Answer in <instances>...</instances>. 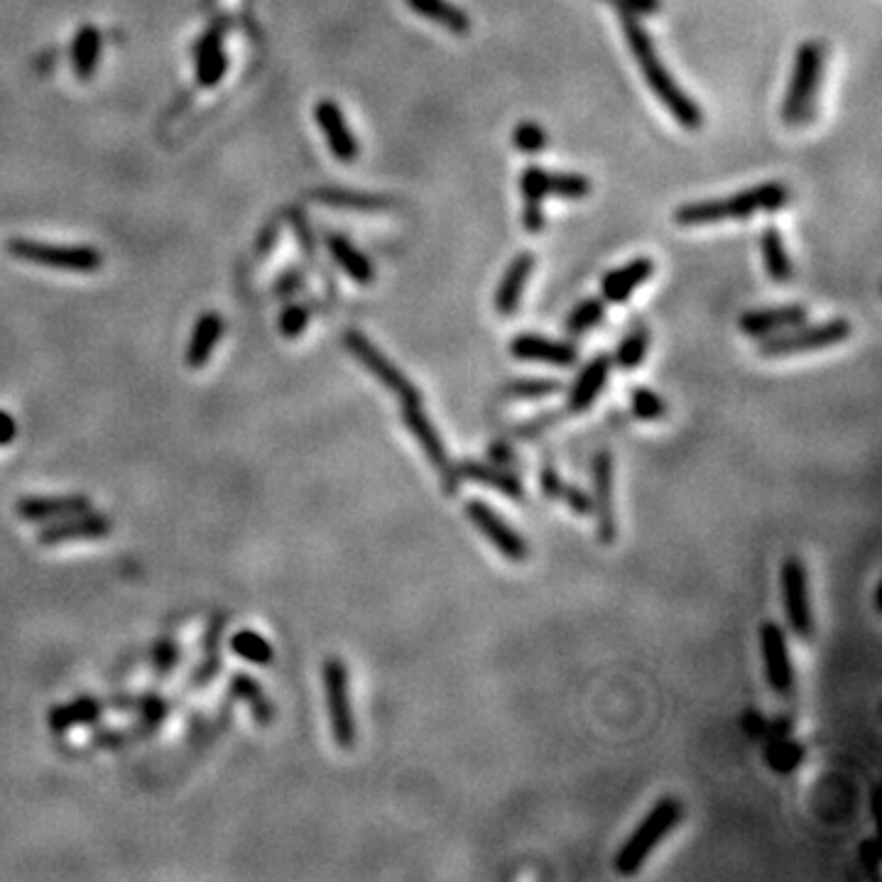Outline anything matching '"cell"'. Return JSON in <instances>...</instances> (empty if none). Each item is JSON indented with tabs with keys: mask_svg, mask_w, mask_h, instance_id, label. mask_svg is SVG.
I'll use <instances>...</instances> for the list:
<instances>
[{
	"mask_svg": "<svg viewBox=\"0 0 882 882\" xmlns=\"http://www.w3.org/2000/svg\"><path fill=\"white\" fill-rule=\"evenodd\" d=\"M620 15V27H623L625 42H628L630 52H633L637 67H640L642 79L650 86V91L655 94L657 101L672 113V118L686 130H699L704 125V111L699 108V103L694 101L682 86L674 81L672 72L664 67V62L657 54L655 42H652L650 32L645 30V25L637 20V15L618 10Z\"/></svg>",
	"mask_w": 882,
	"mask_h": 882,
	"instance_id": "1",
	"label": "cell"
},
{
	"mask_svg": "<svg viewBox=\"0 0 882 882\" xmlns=\"http://www.w3.org/2000/svg\"><path fill=\"white\" fill-rule=\"evenodd\" d=\"M789 204V187L782 182H762L726 199L689 201L674 211L677 226H711L721 221H743L758 211L775 214Z\"/></svg>",
	"mask_w": 882,
	"mask_h": 882,
	"instance_id": "2",
	"label": "cell"
},
{
	"mask_svg": "<svg viewBox=\"0 0 882 882\" xmlns=\"http://www.w3.org/2000/svg\"><path fill=\"white\" fill-rule=\"evenodd\" d=\"M684 819V804L677 797H660L652 809L647 811L640 819V824L635 826L633 833L623 841V846L615 851L613 856V870L623 878L637 875L642 870V865L647 863V858L657 851V846L674 833Z\"/></svg>",
	"mask_w": 882,
	"mask_h": 882,
	"instance_id": "3",
	"label": "cell"
},
{
	"mask_svg": "<svg viewBox=\"0 0 882 882\" xmlns=\"http://www.w3.org/2000/svg\"><path fill=\"white\" fill-rule=\"evenodd\" d=\"M826 69V45L819 40H807L797 47L794 54L792 79L782 101V123L789 128L809 123L816 113L819 86Z\"/></svg>",
	"mask_w": 882,
	"mask_h": 882,
	"instance_id": "4",
	"label": "cell"
},
{
	"mask_svg": "<svg viewBox=\"0 0 882 882\" xmlns=\"http://www.w3.org/2000/svg\"><path fill=\"white\" fill-rule=\"evenodd\" d=\"M853 334V326L848 319H829L821 324H799L792 329H784L780 334H772L760 339L758 353L762 358H789L802 356V353L824 351V348L838 346L848 341Z\"/></svg>",
	"mask_w": 882,
	"mask_h": 882,
	"instance_id": "5",
	"label": "cell"
},
{
	"mask_svg": "<svg viewBox=\"0 0 882 882\" xmlns=\"http://www.w3.org/2000/svg\"><path fill=\"white\" fill-rule=\"evenodd\" d=\"M400 417L402 424L407 427V432L412 434V439H415L419 449H422L424 459H427L429 466L437 471L444 493L449 495V498H456L461 490V478L459 473H456V461H451L449 449H446L444 439H441L437 424H434L427 412H424L422 402L400 405Z\"/></svg>",
	"mask_w": 882,
	"mask_h": 882,
	"instance_id": "6",
	"label": "cell"
},
{
	"mask_svg": "<svg viewBox=\"0 0 882 882\" xmlns=\"http://www.w3.org/2000/svg\"><path fill=\"white\" fill-rule=\"evenodd\" d=\"M343 346H346V351L351 353V356L356 358V361L361 363V366L366 368L385 390L392 392V395L400 400V405L422 402V390H419L417 385L412 383V380L407 378V375L402 373V370L397 368L366 334H361L358 329H348L346 334H343Z\"/></svg>",
	"mask_w": 882,
	"mask_h": 882,
	"instance_id": "7",
	"label": "cell"
},
{
	"mask_svg": "<svg viewBox=\"0 0 882 882\" xmlns=\"http://www.w3.org/2000/svg\"><path fill=\"white\" fill-rule=\"evenodd\" d=\"M780 588H782V606L787 628L792 630L799 640L809 642L816 633L814 608H811V591H809V571L807 564L789 554L780 564Z\"/></svg>",
	"mask_w": 882,
	"mask_h": 882,
	"instance_id": "8",
	"label": "cell"
},
{
	"mask_svg": "<svg viewBox=\"0 0 882 882\" xmlns=\"http://www.w3.org/2000/svg\"><path fill=\"white\" fill-rule=\"evenodd\" d=\"M324 679V699L326 713H329L331 735L341 750H353L358 740L356 713L351 706V691H348V669L339 657H329L321 669Z\"/></svg>",
	"mask_w": 882,
	"mask_h": 882,
	"instance_id": "9",
	"label": "cell"
},
{
	"mask_svg": "<svg viewBox=\"0 0 882 882\" xmlns=\"http://www.w3.org/2000/svg\"><path fill=\"white\" fill-rule=\"evenodd\" d=\"M591 517L596 522V539L611 547L618 539L615 515V459L611 449H598L591 459Z\"/></svg>",
	"mask_w": 882,
	"mask_h": 882,
	"instance_id": "10",
	"label": "cell"
},
{
	"mask_svg": "<svg viewBox=\"0 0 882 882\" xmlns=\"http://www.w3.org/2000/svg\"><path fill=\"white\" fill-rule=\"evenodd\" d=\"M466 520L481 532L483 539H488L495 547V552L513 564H525L530 559V542L505 520L493 505L483 498H471L464 505Z\"/></svg>",
	"mask_w": 882,
	"mask_h": 882,
	"instance_id": "11",
	"label": "cell"
},
{
	"mask_svg": "<svg viewBox=\"0 0 882 882\" xmlns=\"http://www.w3.org/2000/svg\"><path fill=\"white\" fill-rule=\"evenodd\" d=\"M8 250L13 258L54 270L94 272L103 265L101 253L96 248H89V245H52L27 241V238H13L8 243Z\"/></svg>",
	"mask_w": 882,
	"mask_h": 882,
	"instance_id": "12",
	"label": "cell"
},
{
	"mask_svg": "<svg viewBox=\"0 0 882 882\" xmlns=\"http://www.w3.org/2000/svg\"><path fill=\"white\" fill-rule=\"evenodd\" d=\"M760 655L765 664V677L770 689L780 696L782 701L792 699L797 677H794L792 655H789L787 633L777 620H762L758 628Z\"/></svg>",
	"mask_w": 882,
	"mask_h": 882,
	"instance_id": "13",
	"label": "cell"
},
{
	"mask_svg": "<svg viewBox=\"0 0 882 882\" xmlns=\"http://www.w3.org/2000/svg\"><path fill=\"white\" fill-rule=\"evenodd\" d=\"M613 373V361L606 351L596 353L584 363V368L576 373L574 383L569 385L564 397V410L566 415H586L593 410V405L598 402V397L603 395V390L611 383Z\"/></svg>",
	"mask_w": 882,
	"mask_h": 882,
	"instance_id": "14",
	"label": "cell"
},
{
	"mask_svg": "<svg viewBox=\"0 0 882 882\" xmlns=\"http://www.w3.org/2000/svg\"><path fill=\"white\" fill-rule=\"evenodd\" d=\"M510 356L525 363H544L552 368H574L579 363V346L571 341L549 339L535 331H520L510 339Z\"/></svg>",
	"mask_w": 882,
	"mask_h": 882,
	"instance_id": "15",
	"label": "cell"
},
{
	"mask_svg": "<svg viewBox=\"0 0 882 882\" xmlns=\"http://www.w3.org/2000/svg\"><path fill=\"white\" fill-rule=\"evenodd\" d=\"M456 473H459L461 481H471L481 488L495 490V493L513 500V503H525L527 500V488L520 473L493 464V461L461 459L456 461Z\"/></svg>",
	"mask_w": 882,
	"mask_h": 882,
	"instance_id": "16",
	"label": "cell"
},
{
	"mask_svg": "<svg viewBox=\"0 0 882 882\" xmlns=\"http://www.w3.org/2000/svg\"><path fill=\"white\" fill-rule=\"evenodd\" d=\"M809 319V309L804 304H777V307H762L743 312L738 319V329L750 339H765V336L780 334L784 329L804 324Z\"/></svg>",
	"mask_w": 882,
	"mask_h": 882,
	"instance_id": "17",
	"label": "cell"
},
{
	"mask_svg": "<svg viewBox=\"0 0 882 882\" xmlns=\"http://www.w3.org/2000/svg\"><path fill=\"white\" fill-rule=\"evenodd\" d=\"M314 118H317L321 133H324L326 145L334 152V157L339 162H356L361 155V147H358L356 135L348 128L346 116H343L341 106L331 98H321L314 108Z\"/></svg>",
	"mask_w": 882,
	"mask_h": 882,
	"instance_id": "18",
	"label": "cell"
},
{
	"mask_svg": "<svg viewBox=\"0 0 882 882\" xmlns=\"http://www.w3.org/2000/svg\"><path fill=\"white\" fill-rule=\"evenodd\" d=\"M108 535H111V520L103 515H94L89 510V513L64 517V520H59L57 525L42 527V530L37 532V542H40L42 547H57V544L84 542V539H103Z\"/></svg>",
	"mask_w": 882,
	"mask_h": 882,
	"instance_id": "19",
	"label": "cell"
},
{
	"mask_svg": "<svg viewBox=\"0 0 882 882\" xmlns=\"http://www.w3.org/2000/svg\"><path fill=\"white\" fill-rule=\"evenodd\" d=\"M535 265L537 258L532 250H520V253L510 260L503 277H500L498 290H495V299H493L495 312H498L500 317L508 319L520 309L522 294H525L527 282H530L532 272H535Z\"/></svg>",
	"mask_w": 882,
	"mask_h": 882,
	"instance_id": "20",
	"label": "cell"
},
{
	"mask_svg": "<svg viewBox=\"0 0 882 882\" xmlns=\"http://www.w3.org/2000/svg\"><path fill=\"white\" fill-rule=\"evenodd\" d=\"M655 275V263L647 255H637L620 268L606 272L601 280V297L611 304H625L640 290L650 277Z\"/></svg>",
	"mask_w": 882,
	"mask_h": 882,
	"instance_id": "21",
	"label": "cell"
},
{
	"mask_svg": "<svg viewBox=\"0 0 882 882\" xmlns=\"http://www.w3.org/2000/svg\"><path fill=\"white\" fill-rule=\"evenodd\" d=\"M520 194H522V226L525 231L539 233L544 228V201L547 194V170L539 165H527L520 174Z\"/></svg>",
	"mask_w": 882,
	"mask_h": 882,
	"instance_id": "22",
	"label": "cell"
},
{
	"mask_svg": "<svg viewBox=\"0 0 882 882\" xmlns=\"http://www.w3.org/2000/svg\"><path fill=\"white\" fill-rule=\"evenodd\" d=\"M91 500L84 495H59V498H23L15 505V513L20 520L45 522V520H64L79 513H89Z\"/></svg>",
	"mask_w": 882,
	"mask_h": 882,
	"instance_id": "23",
	"label": "cell"
},
{
	"mask_svg": "<svg viewBox=\"0 0 882 882\" xmlns=\"http://www.w3.org/2000/svg\"><path fill=\"white\" fill-rule=\"evenodd\" d=\"M326 248H329L331 260H334L339 268L346 272L348 280H353L356 285H373L375 282V265L370 263V258L363 253L353 241H348L341 233H329L326 236Z\"/></svg>",
	"mask_w": 882,
	"mask_h": 882,
	"instance_id": "24",
	"label": "cell"
},
{
	"mask_svg": "<svg viewBox=\"0 0 882 882\" xmlns=\"http://www.w3.org/2000/svg\"><path fill=\"white\" fill-rule=\"evenodd\" d=\"M223 30L226 25H211L196 45V79L201 86H216L226 74V52H223Z\"/></svg>",
	"mask_w": 882,
	"mask_h": 882,
	"instance_id": "25",
	"label": "cell"
},
{
	"mask_svg": "<svg viewBox=\"0 0 882 882\" xmlns=\"http://www.w3.org/2000/svg\"><path fill=\"white\" fill-rule=\"evenodd\" d=\"M106 701H98L94 696H81V699L69 701V704L54 706L49 711V731L52 733H67L76 726H91L101 718V713L106 711Z\"/></svg>",
	"mask_w": 882,
	"mask_h": 882,
	"instance_id": "26",
	"label": "cell"
},
{
	"mask_svg": "<svg viewBox=\"0 0 882 882\" xmlns=\"http://www.w3.org/2000/svg\"><path fill=\"white\" fill-rule=\"evenodd\" d=\"M407 8L417 13L419 18L444 27L451 35H468L471 32V18L464 8L454 5L451 0H405Z\"/></svg>",
	"mask_w": 882,
	"mask_h": 882,
	"instance_id": "27",
	"label": "cell"
},
{
	"mask_svg": "<svg viewBox=\"0 0 882 882\" xmlns=\"http://www.w3.org/2000/svg\"><path fill=\"white\" fill-rule=\"evenodd\" d=\"M314 201L324 206H334V209H356V211H385L395 206V201L388 194H368V192H353V189H341V187H321L314 189L312 194Z\"/></svg>",
	"mask_w": 882,
	"mask_h": 882,
	"instance_id": "28",
	"label": "cell"
},
{
	"mask_svg": "<svg viewBox=\"0 0 882 882\" xmlns=\"http://www.w3.org/2000/svg\"><path fill=\"white\" fill-rule=\"evenodd\" d=\"M221 336H223L221 314H216V312L201 314L199 321L194 324L192 339H189V346H187V366L189 368L206 366V361L211 358L214 348L219 346Z\"/></svg>",
	"mask_w": 882,
	"mask_h": 882,
	"instance_id": "29",
	"label": "cell"
},
{
	"mask_svg": "<svg viewBox=\"0 0 882 882\" xmlns=\"http://www.w3.org/2000/svg\"><path fill=\"white\" fill-rule=\"evenodd\" d=\"M760 253H762V260H765L767 275H770L772 282H777V285H787V282H792L794 265H792V258H789V253H787V245H784L780 228L777 226L762 228Z\"/></svg>",
	"mask_w": 882,
	"mask_h": 882,
	"instance_id": "30",
	"label": "cell"
},
{
	"mask_svg": "<svg viewBox=\"0 0 882 882\" xmlns=\"http://www.w3.org/2000/svg\"><path fill=\"white\" fill-rule=\"evenodd\" d=\"M103 37L94 25H84L74 37L72 45V67L79 79H89L96 72L98 59H101Z\"/></svg>",
	"mask_w": 882,
	"mask_h": 882,
	"instance_id": "31",
	"label": "cell"
},
{
	"mask_svg": "<svg viewBox=\"0 0 882 882\" xmlns=\"http://www.w3.org/2000/svg\"><path fill=\"white\" fill-rule=\"evenodd\" d=\"M762 758H765L767 767L777 775H789V772L797 770L807 758V748L802 743L792 738V735H784V738H772L765 740V750H762Z\"/></svg>",
	"mask_w": 882,
	"mask_h": 882,
	"instance_id": "32",
	"label": "cell"
},
{
	"mask_svg": "<svg viewBox=\"0 0 882 882\" xmlns=\"http://www.w3.org/2000/svg\"><path fill=\"white\" fill-rule=\"evenodd\" d=\"M650 341L652 339H650V329H647V326H642V324L633 326V329H630L628 334L618 341V346H615V351L611 356L613 366H618L620 370L640 368L642 363H645L647 351H650Z\"/></svg>",
	"mask_w": 882,
	"mask_h": 882,
	"instance_id": "33",
	"label": "cell"
},
{
	"mask_svg": "<svg viewBox=\"0 0 882 882\" xmlns=\"http://www.w3.org/2000/svg\"><path fill=\"white\" fill-rule=\"evenodd\" d=\"M559 392H564L562 380L542 378V375H532V378H513L510 383L503 385V397L520 402L549 400V397L559 395Z\"/></svg>",
	"mask_w": 882,
	"mask_h": 882,
	"instance_id": "34",
	"label": "cell"
},
{
	"mask_svg": "<svg viewBox=\"0 0 882 882\" xmlns=\"http://www.w3.org/2000/svg\"><path fill=\"white\" fill-rule=\"evenodd\" d=\"M228 689H231V696L248 704L250 713H253V718L260 726H270L272 718H275V711H272L270 699L265 696V691L260 689V684L255 679H250L248 674H236Z\"/></svg>",
	"mask_w": 882,
	"mask_h": 882,
	"instance_id": "35",
	"label": "cell"
},
{
	"mask_svg": "<svg viewBox=\"0 0 882 882\" xmlns=\"http://www.w3.org/2000/svg\"><path fill=\"white\" fill-rule=\"evenodd\" d=\"M223 623H226V618H223V615H216V618L211 620L209 630H206V637H204V660H201L199 667H196V672L192 674V684L194 686H206V684L211 682V679L216 677V674H219V669H221V633H223Z\"/></svg>",
	"mask_w": 882,
	"mask_h": 882,
	"instance_id": "36",
	"label": "cell"
},
{
	"mask_svg": "<svg viewBox=\"0 0 882 882\" xmlns=\"http://www.w3.org/2000/svg\"><path fill=\"white\" fill-rule=\"evenodd\" d=\"M606 319V299L603 297H586L566 314L564 331L569 336H584L588 331L598 329Z\"/></svg>",
	"mask_w": 882,
	"mask_h": 882,
	"instance_id": "37",
	"label": "cell"
},
{
	"mask_svg": "<svg viewBox=\"0 0 882 882\" xmlns=\"http://www.w3.org/2000/svg\"><path fill=\"white\" fill-rule=\"evenodd\" d=\"M566 417H569V415H566L564 407H554V410H542V412H537V415H532V417L522 419V422L513 424V427H510V432H508V439H513V441H537V439L547 437L549 432H554V429H557Z\"/></svg>",
	"mask_w": 882,
	"mask_h": 882,
	"instance_id": "38",
	"label": "cell"
},
{
	"mask_svg": "<svg viewBox=\"0 0 882 882\" xmlns=\"http://www.w3.org/2000/svg\"><path fill=\"white\" fill-rule=\"evenodd\" d=\"M593 192V184L581 172L547 170V194L562 201H581Z\"/></svg>",
	"mask_w": 882,
	"mask_h": 882,
	"instance_id": "39",
	"label": "cell"
},
{
	"mask_svg": "<svg viewBox=\"0 0 882 882\" xmlns=\"http://www.w3.org/2000/svg\"><path fill=\"white\" fill-rule=\"evenodd\" d=\"M667 410V402L652 388L637 385V388L630 390V415L640 419V422H660V419L667 417Z\"/></svg>",
	"mask_w": 882,
	"mask_h": 882,
	"instance_id": "40",
	"label": "cell"
},
{
	"mask_svg": "<svg viewBox=\"0 0 882 882\" xmlns=\"http://www.w3.org/2000/svg\"><path fill=\"white\" fill-rule=\"evenodd\" d=\"M231 650L238 657H243L245 662L253 664H270L272 662V647L263 635L253 633V630H241V633L233 635Z\"/></svg>",
	"mask_w": 882,
	"mask_h": 882,
	"instance_id": "41",
	"label": "cell"
},
{
	"mask_svg": "<svg viewBox=\"0 0 882 882\" xmlns=\"http://www.w3.org/2000/svg\"><path fill=\"white\" fill-rule=\"evenodd\" d=\"M513 145L525 155H537L549 145V135L537 121H522L513 130Z\"/></svg>",
	"mask_w": 882,
	"mask_h": 882,
	"instance_id": "42",
	"label": "cell"
},
{
	"mask_svg": "<svg viewBox=\"0 0 882 882\" xmlns=\"http://www.w3.org/2000/svg\"><path fill=\"white\" fill-rule=\"evenodd\" d=\"M309 319H312L309 307H304V304H292V307H287L285 312H282L280 331L285 334V339H297V336L307 329Z\"/></svg>",
	"mask_w": 882,
	"mask_h": 882,
	"instance_id": "43",
	"label": "cell"
},
{
	"mask_svg": "<svg viewBox=\"0 0 882 882\" xmlns=\"http://www.w3.org/2000/svg\"><path fill=\"white\" fill-rule=\"evenodd\" d=\"M486 454H488V461H493V464H498V466L510 468V471L520 473L522 468H525V459L517 454L515 446L510 444V439L508 441H493V444H488Z\"/></svg>",
	"mask_w": 882,
	"mask_h": 882,
	"instance_id": "44",
	"label": "cell"
},
{
	"mask_svg": "<svg viewBox=\"0 0 882 882\" xmlns=\"http://www.w3.org/2000/svg\"><path fill=\"white\" fill-rule=\"evenodd\" d=\"M559 500L576 517H591V493L586 488H581L579 483H564Z\"/></svg>",
	"mask_w": 882,
	"mask_h": 882,
	"instance_id": "45",
	"label": "cell"
},
{
	"mask_svg": "<svg viewBox=\"0 0 882 882\" xmlns=\"http://www.w3.org/2000/svg\"><path fill=\"white\" fill-rule=\"evenodd\" d=\"M564 483L566 481H564L562 471L557 468V464H554V461L544 459L542 468H539V490H542L544 498L554 500V503H557L559 495H562Z\"/></svg>",
	"mask_w": 882,
	"mask_h": 882,
	"instance_id": "46",
	"label": "cell"
},
{
	"mask_svg": "<svg viewBox=\"0 0 882 882\" xmlns=\"http://www.w3.org/2000/svg\"><path fill=\"white\" fill-rule=\"evenodd\" d=\"M179 662V647L174 645L172 640H162L155 645V652H152V664H155V672L160 677H167Z\"/></svg>",
	"mask_w": 882,
	"mask_h": 882,
	"instance_id": "47",
	"label": "cell"
},
{
	"mask_svg": "<svg viewBox=\"0 0 882 882\" xmlns=\"http://www.w3.org/2000/svg\"><path fill=\"white\" fill-rule=\"evenodd\" d=\"M858 858H860V863H863V868L870 873V878L878 880V878H880V873H878V868H880V846H878V838L870 836V838H865V841H860V846H858Z\"/></svg>",
	"mask_w": 882,
	"mask_h": 882,
	"instance_id": "48",
	"label": "cell"
},
{
	"mask_svg": "<svg viewBox=\"0 0 882 882\" xmlns=\"http://www.w3.org/2000/svg\"><path fill=\"white\" fill-rule=\"evenodd\" d=\"M625 13H633L640 18V15H655L662 10V0H623V8Z\"/></svg>",
	"mask_w": 882,
	"mask_h": 882,
	"instance_id": "49",
	"label": "cell"
},
{
	"mask_svg": "<svg viewBox=\"0 0 882 882\" xmlns=\"http://www.w3.org/2000/svg\"><path fill=\"white\" fill-rule=\"evenodd\" d=\"M302 287H304V275L299 270H294V272H287V275L277 282V294L287 297V294L299 292Z\"/></svg>",
	"mask_w": 882,
	"mask_h": 882,
	"instance_id": "50",
	"label": "cell"
},
{
	"mask_svg": "<svg viewBox=\"0 0 882 882\" xmlns=\"http://www.w3.org/2000/svg\"><path fill=\"white\" fill-rule=\"evenodd\" d=\"M15 437H18V424H15V419L8 412L0 410V446L13 444Z\"/></svg>",
	"mask_w": 882,
	"mask_h": 882,
	"instance_id": "51",
	"label": "cell"
},
{
	"mask_svg": "<svg viewBox=\"0 0 882 882\" xmlns=\"http://www.w3.org/2000/svg\"><path fill=\"white\" fill-rule=\"evenodd\" d=\"M743 728L753 735V738H762V731H765V716H760L758 711H748L743 716Z\"/></svg>",
	"mask_w": 882,
	"mask_h": 882,
	"instance_id": "52",
	"label": "cell"
},
{
	"mask_svg": "<svg viewBox=\"0 0 882 882\" xmlns=\"http://www.w3.org/2000/svg\"><path fill=\"white\" fill-rule=\"evenodd\" d=\"M878 807H880V784L873 787V816L878 819Z\"/></svg>",
	"mask_w": 882,
	"mask_h": 882,
	"instance_id": "53",
	"label": "cell"
},
{
	"mask_svg": "<svg viewBox=\"0 0 882 882\" xmlns=\"http://www.w3.org/2000/svg\"><path fill=\"white\" fill-rule=\"evenodd\" d=\"M606 3H611V5H615V8H623V0H606Z\"/></svg>",
	"mask_w": 882,
	"mask_h": 882,
	"instance_id": "54",
	"label": "cell"
},
{
	"mask_svg": "<svg viewBox=\"0 0 882 882\" xmlns=\"http://www.w3.org/2000/svg\"><path fill=\"white\" fill-rule=\"evenodd\" d=\"M211 3H214V0H204V5H211Z\"/></svg>",
	"mask_w": 882,
	"mask_h": 882,
	"instance_id": "55",
	"label": "cell"
}]
</instances>
